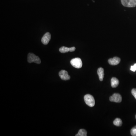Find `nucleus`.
I'll use <instances>...</instances> for the list:
<instances>
[{"mask_svg": "<svg viewBox=\"0 0 136 136\" xmlns=\"http://www.w3.org/2000/svg\"><path fill=\"white\" fill-rule=\"evenodd\" d=\"M85 102L87 105L93 107L95 105V100L92 95L90 94H87L84 97Z\"/></svg>", "mask_w": 136, "mask_h": 136, "instance_id": "nucleus-1", "label": "nucleus"}, {"mask_svg": "<svg viewBox=\"0 0 136 136\" xmlns=\"http://www.w3.org/2000/svg\"><path fill=\"white\" fill-rule=\"evenodd\" d=\"M28 61L29 63L34 62L36 64H40L41 63V61L39 57L32 53H29L28 54Z\"/></svg>", "mask_w": 136, "mask_h": 136, "instance_id": "nucleus-2", "label": "nucleus"}, {"mask_svg": "<svg viewBox=\"0 0 136 136\" xmlns=\"http://www.w3.org/2000/svg\"><path fill=\"white\" fill-rule=\"evenodd\" d=\"M70 63L73 67L76 68H80L82 66V62L80 58H76L73 59L71 60Z\"/></svg>", "mask_w": 136, "mask_h": 136, "instance_id": "nucleus-3", "label": "nucleus"}, {"mask_svg": "<svg viewBox=\"0 0 136 136\" xmlns=\"http://www.w3.org/2000/svg\"><path fill=\"white\" fill-rule=\"evenodd\" d=\"M123 6L129 8H133L136 6V0H121Z\"/></svg>", "mask_w": 136, "mask_h": 136, "instance_id": "nucleus-4", "label": "nucleus"}, {"mask_svg": "<svg viewBox=\"0 0 136 136\" xmlns=\"http://www.w3.org/2000/svg\"><path fill=\"white\" fill-rule=\"evenodd\" d=\"M110 101L115 102L116 103H120L122 101V97L121 95L119 93H115L112 96L110 97Z\"/></svg>", "mask_w": 136, "mask_h": 136, "instance_id": "nucleus-5", "label": "nucleus"}, {"mask_svg": "<svg viewBox=\"0 0 136 136\" xmlns=\"http://www.w3.org/2000/svg\"><path fill=\"white\" fill-rule=\"evenodd\" d=\"M59 75L61 79L63 80H68L70 79V76L66 71L62 70L59 72Z\"/></svg>", "mask_w": 136, "mask_h": 136, "instance_id": "nucleus-6", "label": "nucleus"}, {"mask_svg": "<svg viewBox=\"0 0 136 136\" xmlns=\"http://www.w3.org/2000/svg\"><path fill=\"white\" fill-rule=\"evenodd\" d=\"M51 39V34L50 33L47 32L44 35L41 41L42 43H43L44 45L48 44V43H49Z\"/></svg>", "mask_w": 136, "mask_h": 136, "instance_id": "nucleus-7", "label": "nucleus"}, {"mask_svg": "<svg viewBox=\"0 0 136 136\" xmlns=\"http://www.w3.org/2000/svg\"><path fill=\"white\" fill-rule=\"evenodd\" d=\"M121 59L118 57H115L113 58L109 59L108 61V63L112 66H116L120 62Z\"/></svg>", "mask_w": 136, "mask_h": 136, "instance_id": "nucleus-8", "label": "nucleus"}, {"mask_svg": "<svg viewBox=\"0 0 136 136\" xmlns=\"http://www.w3.org/2000/svg\"><path fill=\"white\" fill-rule=\"evenodd\" d=\"M97 73L98 75L99 79L100 81H102L103 80L104 76V69L102 67H100L98 68L97 71Z\"/></svg>", "mask_w": 136, "mask_h": 136, "instance_id": "nucleus-9", "label": "nucleus"}, {"mask_svg": "<svg viewBox=\"0 0 136 136\" xmlns=\"http://www.w3.org/2000/svg\"><path fill=\"white\" fill-rule=\"evenodd\" d=\"M111 86L113 88H115L118 86L119 81L118 79L116 78L113 77L112 78L111 80Z\"/></svg>", "mask_w": 136, "mask_h": 136, "instance_id": "nucleus-10", "label": "nucleus"}, {"mask_svg": "<svg viewBox=\"0 0 136 136\" xmlns=\"http://www.w3.org/2000/svg\"><path fill=\"white\" fill-rule=\"evenodd\" d=\"M113 124L117 126H121L122 124V122L120 119L119 118L115 119L113 122Z\"/></svg>", "mask_w": 136, "mask_h": 136, "instance_id": "nucleus-11", "label": "nucleus"}, {"mask_svg": "<svg viewBox=\"0 0 136 136\" xmlns=\"http://www.w3.org/2000/svg\"><path fill=\"white\" fill-rule=\"evenodd\" d=\"M87 132L84 129H81L79 130L78 134L76 136H86L87 135Z\"/></svg>", "mask_w": 136, "mask_h": 136, "instance_id": "nucleus-12", "label": "nucleus"}, {"mask_svg": "<svg viewBox=\"0 0 136 136\" xmlns=\"http://www.w3.org/2000/svg\"><path fill=\"white\" fill-rule=\"evenodd\" d=\"M59 51L61 53H65L70 52V48L65 46L59 48Z\"/></svg>", "mask_w": 136, "mask_h": 136, "instance_id": "nucleus-13", "label": "nucleus"}, {"mask_svg": "<svg viewBox=\"0 0 136 136\" xmlns=\"http://www.w3.org/2000/svg\"><path fill=\"white\" fill-rule=\"evenodd\" d=\"M130 132L132 136H136V126L133 127Z\"/></svg>", "mask_w": 136, "mask_h": 136, "instance_id": "nucleus-14", "label": "nucleus"}, {"mask_svg": "<svg viewBox=\"0 0 136 136\" xmlns=\"http://www.w3.org/2000/svg\"><path fill=\"white\" fill-rule=\"evenodd\" d=\"M132 95H133L134 98H135L136 100V88H134L132 90Z\"/></svg>", "mask_w": 136, "mask_h": 136, "instance_id": "nucleus-15", "label": "nucleus"}, {"mask_svg": "<svg viewBox=\"0 0 136 136\" xmlns=\"http://www.w3.org/2000/svg\"><path fill=\"white\" fill-rule=\"evenodd\" d=\"M130 70L134 72L136 71V64H135L134 66H131Z\"/></svg>", "mask_w": 136, "mask_h": 136, "instance_id": "nucleus-16", "label": "nucleus"}, {"mask_svg": "<svg viewBox=\"0 0 136 136\" xmlns=\"http://www.w3.org/2000/svg\"><path fill=\"white\" fill-rule=\"evenodd\" d=\"M70 52H74L76 50V48L75 47H70Z\"/></svg>", "mask_w": 136, "mask_h": 136, "instance_id": "nucleus-17", "label": "nucleus"}, {"mask_svg": "<svg viewBox=\"0 0 136 136\" xmlns=\"http://www.w3.org/2000/svg\"><path fill=\"white\" fill-rule=\"evenodd\" d=\"M135 118H136V115H135Z\"/></svg>", "mask_w": 136, "mask_h": 136, "instance_id": "nucleus-18", "label": "nucleus"}]
</instances>
